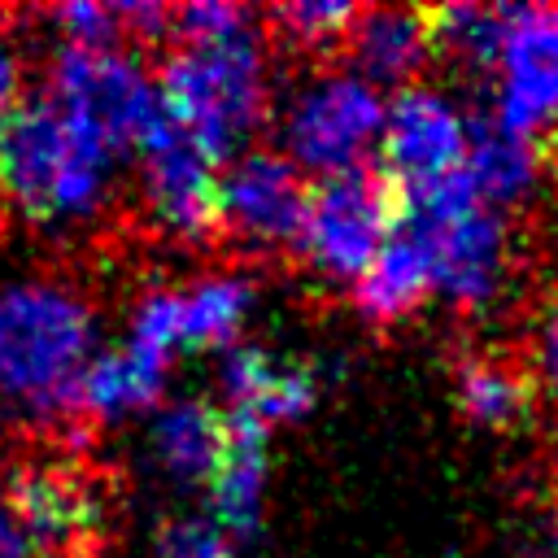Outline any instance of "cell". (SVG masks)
Masks as SVG:
<instances>
[{
    "instance_id": "obj_1",
    "label": "cell",
    "mask_w": 558,
    "mask_h": 558,
    "mask_svg": "<svg viewBox=\"0 0 558 558\" xmlns=\"http://www.w3.org/2000/svg\"><path fill=\"white\" fill-rule=\"evenodd\" d=\"M113 153L48 96L0 126V196L39 227H83L113 192Z\"/></svg>"
},
{
    "instance_id": "obj_2",
    "label": "cell",
    "mask_w": 558,
    "mask_h": 558,
    "mask_svg": "<svg viewBox=\"0 0 558 558\" xmlns=\"http://www.w3.org/2000/svg\"><path fill=\"white\" fill-rule=\"evenodd\" d=\"M96 353L92 305L52 279L0 292V397L26 414H70V392Z\"/></svg>"
},
{
    "instance_id": "obj_3",
    "label": "cell",
    "mask_w": 558,
    "mask_h": 558,
    "mask_svg": "<svg viewBox=\"0 0 558 558\" xmlns=\"http://www.w3.org/2000/svg\"><path fill=\"white\" fill-rule=\"evenodd\" d=\"M166 122L214 161L248 148L270 109V61L262 35L209 48H174L157 74Z\"/></svg>"
},
{
    "instance_id": "obj_4",
    "label": "cell",
    "mask_w": 558,
    "mask_h": 558,
    "mask_svg": "<svg viewBox=\"0 0 558 558\" xmlns=\"http://www.w3.org/2000/svg\"><path fill=\"white\" fill-rule=\"evenodd\" d=\"M405 231L423 244L432 292L462 310L488 305L510 279V227L501 209H488L466 170L397 196Z\"/></svg>"
},
{
    "instance_id": "obj_5",
    "label": "cell",
    "mask_w": 558,
    "mask_h": 558,
    "mask_svg": "<svg viewBox=\"0 0 558 558\" xmlns=\"http://www.w3.org/2000/svg\"><path fill=\"white\" fill-rule=\"evenodd\" d=\"M48 100L74 118L113 157L140 153V144L161 126L157 74L118 48H70L61 44L48 61Z\"/></svg>"
},
{
    "instance_id": "obj_6",
    "label": "cell",
    "mask_w": 558,
    "mask_h": 558,
    "mask_svg": "<svg viewBox=\"0 0 558 558\" xmlns=\"http://www.w3.org/2000/svg\"><path fill=\"white\" fill-rule=\"evenodd\" d=\"M384 109L388 96L353 70H318L279 109V153L318 179L366 170V157L379 153Z\"/></svg>"
},
{
    "instance_id": "obj_7",
    "label": "cell",
    "mask_w": 558,
    "mask_h": 558,
    "mask_svg": "<svg viewBox=\"0 0 558 558\" xmlns=\"http://www.w3.org/2000/svg\"><path fill=\"white\" fill-rule=\"evenodd\" d=\"M397 214L401 205L384 174L349 170L323 179L318 187H310V209L296 248L323 279L353 283L375 262V253L397 235Z\"/></svg>"
},
{
    "instance_id": "obj_8",
    "label": "cell",
    "mask_w": 558,
    "mask_h": 558,
    "mask_svg": "<svg viewBox=\"0 0 558 558\" xmlns=\"http://www.w3.org/2000/svg\"><path fill=\"white\" fill-rule=\"evenodd\" d=\"M488 118L536 148L558 140V4L506 9Z\"/></svg>"
},
{
    "instance_id": "obj_9",
    "label": "cell",
    "mask_w": 558,
    "mask_h": 558,
    "mask_svg": "<svg viewBox=\"0 0 558 558\" xmlns=\"http://www.w3.org/2000/svg\"><path fill=\"white\" fill-rule=\"evenodd\" d=\"M310 209L305 174L279 148H244L218 170V227L257 253H279L301 240Z\"/></svg>"
},
{
    "instance_id": "obj_10",
    "label": "cell",
    "mask_w": 558,
    "mask_h": 558,
    "mask_svg": "<svg viewBox=\"0 0 558 558\" xmlns=\"http://www.w3.org/2000/svg\"><path fill=\"white\" fill-rule=\"evenodd\" d=\"M466 140H471V118L453 105V96L427 83H410L392 92L384 109V131H379L384 179L392 183L397 196L440 183L462 170Z\"/></svg>"
},
{
    "instance_id": "obj_11",
    "label": "cell",
    "mask_w": 558,
    "mask_h": 558,
    "mask_svg": "<svg viewBox=\"0 0 558 558\" xmlns=\"http://www.w3.org/2000/svg\"><path fill=\"white\" fill-rule=\"evenodd\" d=\"M140 201L157 231L201 244L218 231V161L166 118L140 144Z\"/></svg>"
},
{
    "instance_id": "obj_12",
    "label": "cell",
    "mask_w": 558,
    "mask_h": 558,
    "mask_svg": "<svg viewBox=\"0 0 558 558\" xmlns=\"http://www.w3.org/2000/svg\"><path fill=\"white\" fill-rule=\"evenodd\" d=\"M218 384L227 397V414L244 418L262 432L283 423H301L318 401V379L310 366L275 357L257 344H235L222 353Z\"/></svg>"
},
{
    "instance_id": "obj_13",
    "label": "cell",
    "mask_w": 558,
    "mask_h": 558,
    "mask_svg": "<svg viewBox=\"0 0 558 558\" xmlns=\"http://www.w3.org/2000/svg\"><path fill=\"white\" fill-rule=\"evenodd\" d=\"M4 493L31 545H74L100 527V493L74 466L31 462L4 480Z\"/></svg>"
},
{
    "instance_id": "obj_14",
    "label": "cell",
    "mask_w": 558,
    "mask_h": 558,
    "mask_svg": "<svg viewBox=\"0 0 558 558\" xmlns=\"http://www.w3.org/2000/svg\"><path fill=\"white\" fill-rule=\"evenodd\" d=\"M349 70L366 78L371 87H410L418 70L432 57V22L418 9L405 4H379V9H357L349 26Z\"/></svg>"
},
{
    "instance_id": "obj_15",
    "label": "cell",
    "mask_w": 558,
    "mask_h": 558,
    "mask_svg": "<svg viewBox=\"0 0 558 558\" xmlns=\"http://www.w3.org/2000/svg\"><path fill=\"white\" fill-rule=\"evenodd\" d=\"M227 453L209 475V506L205 514L231 536V541H248L262 527V510H266V484H270V462H266V445L270 432L231 418L227 414Z\"/></svg>"
},
{
    "instance_id": "obj_16",
    "label": "cell",
    "mask_w": 558,
    "mask_h": 558,
    "mask_svg": "<svg viewBox=\"0 0 558 558\" xmlns=\"http://www.w3.org/2000/svg\"><path fill=\"white\" fill-rule=\"evenodd\" d=\"M227 410L201 401V397H179L166 401L153 423H148V453L157 462L161 475L179 480V484H196L214 475V466L227 453Z\"/></svg>"
},
{
    "instance_id": "obj_17",
    "label": "cell",
    "mask_w": 558,
    "mask_h": 558,
    "mask_svg": "<svg viewBox=\"0 0 558 558\" xmlns=\"http://www.w3.org/2000/svg\"><path fill=\"white\" fill-rule=\"evenodd\" d=\"M541 166H545V148H536L532 140L497 126L493 118L471 122L462 170L488 209H510L527 201L541 183Z\"/></svg>"
},
{
    "instance_id": "obj_18",
    "label": "cell",
    "mask_w": 558,
    "mask_h": 558,
    "mask_svg": "<svg viewBox=\"0 0 558 558\" xmlns=\"http://www.w3.org/2000/svg\"><path fill=\"white\" fill-rule=\"evenodd\" d=\"M161 388H166V371L135 357L126 344H113V349L92 353V362L74 379L70 414H83L92 423H118L126 414L157 405Z\"/></svg>"
},
{
    "instance_id": "obj_19",
    "label": "cell",
    "mask_w": 558,
    "mask_h": 558,
    "mask_svg": "<svg viewBox=\"0 0 558 558\" xmlns=\"http://www.w3.org/2000/svg\"><path fill=\"white\" fill-rule=\"evenodd\" d=\"M349 288H353V305L371 323H397V318L414 314L423 305V296L432 292V270H427L423 244L410 231L392 235Z\"/></svg>"
},
{
    "instance_id": "obj_20",
    "label": "cell",
    "mask_w": 558,
    "mask_h": 558,
    "mask_svg": "<svg viewBox=\"0 0 558 558\" xmlns=\"http://www.w3.org/2000/svg\"><path fill=\"white\" fill-rule=\"evenodd\" d=\"M257 305V288L235 275H201L192 288L179 292V327H183V353L187 349H235L240 331Z\"/></svg>"
},
{
    "instance_id": "obj_21",
    "label": "cell",
    "mask_w": 558,
    "mask_h": 558,
    "mask_svg": "<svg viewBox=\"0 0 558 558\" xmlns=\"http://www.w3.org/2000/svg\"><path fill=\"white\" fill-rule=\"evenodd\" d=\"M527 401H532V388L510 362H501V357H466L458 366V405H462V414L471 423L506 432L527 414Z\"/></svg>"
},
{
    "instance_id": "obj_22",
    "label": "cell",
    "mask_w": 558,
    "mask_h": 558,
    "mask_svg": "<svg viewBox=\"0 0 558 558\" xmlns=\"http://www.w3.org/2000/svg\"><path fill=\"white\" fill-rule=\"evenodd\" d=\"M427 22H432V52H445L449 61H458L466 70L493 74V61H497V48H501L506 9L449 4V9L427 13Z\"/></svg>"
},
{
    "instance_id": "obj_23",
    "label": "cell",
    "mask_w": 558,
    "mask_h": 558,
    "mask_svg": "<svg viewBox=\"0 0 558 558\" xmlns=\"http://www.w3.org/2000/svg\"><path fill=\"white\" fill-rule=\"evenodd\" d=\"M135 357L170 375V362L183 353V327H179V292L174 288H153L135 301L131 327L122 340Z\"/></svg>"
},
{
    "instance_id": "obj_24",
    "label": "cell",
    "mask_w": 558,
    "mask_h": 558,
    "mask_svg": "<svg viewBox=\"0 0 558 558\" xmlns=\"http://www.w3.org/2000/svg\"><path fill=\"white\" fill-rule=\"evenodd\" d=\"M357 9L344 0H288L270 13L275 31L296 48H331L349 39Z\"/></svg>"
},
{
    "instance_id": "obj_25",
    "label": "cell",
    "mask_w": 558,
    "mask_h": 558,
    "mask_svg": "<svg viewBox=\"0 0 558 558\" xmlns=\"http://www.w3.org/2000/svg\"><path fill=\"white\" fill-rule=\"evenodd\" d=\"M170 35L179 48H209V44H231L244 35H257L253 13L231 0H192L170 13Z\"/></svg>"
},
{
    "instance_id": "obj_26",
    "label": "cell",
    "mask_w": 558,
    "mask_h": 558,
    "mask_svg": "<svg viewBox=\"0 0 558 558\" xmlns=\"http://www.w3.org/2000/svg\"><path fill=\"white\" fill-rule=\"evenodd\" d=\"M153 558H235V541L205 514H170L153 536Z\"/></svg>"
},
{
    "instance_id": "obj_27",
    "label": "cell",
    "mask_w": 558,
    "mask_h": 558,
    "mask_svg": "<svg viewBox=\"0 0 558 558\" xmlns=\"http://www.w3.org/2000/svg\"><path fill=\"white\" fill-rule=\"evenodd\" d=\"M52 26L61 31V44L70 48H118V39L126 35L122 4H105V0L61 4L52 9Z\"/></svg>"
},
{
    "instance_id": "obj_28",
    "label": "cell",
    "mask_w": 558,
    "mask_h": 558,
    "mask_svg": "<svg viewBox=\"0 0 558 558\" xmlns=\"http://www.w3.org/2000/svg\"><path fill=\"white\" fill-rule=\"evenodd\" d=\"M22 83H26L22 52L9 35H0V126L22 109Z\"/></svg>"
},
{
    "instance_id": "obj_29",
    "label": "cell",
    "mask_w": 558,
    "mask_h": 558,
    "mask_svg": "<svg viewBox=\"0 0 558 558\" xmlns=\"http://www.w3.org/2000/svg\"><path fill=\"white\" fill-rule=\"evenodd\" d=\"M536 375H541V388L549 392V401L558 405V310H549L536 331Z\"/></svg>"
},
{
    "instance_id": "obj_30",
    "label": "cell",
    "mask_w": 558,
    "mask_h": 558,
    "mask_svg": "<svg viewBox=\"0 0 558 558\" xmlns=\"http://www.w3.org/2000/svg\"><path fill=\"white\" fill-rule=\"evenodd\" d=\"M0 558H31V541H26L22 527H17V514H13V506H9L4 480H0Z\"/></svg>"
},
{
    "instance_id": "obj_31",
    "label": "cell",
    "mask_w": 558,
    "mask_h": 558,
    "mask_svg": "<svg viewBox=\"0 0 558 558\" xmlns=\"http://www.w3.org/2000/svg\"><path fill=\"white\" fill-rule=\"evenodd\" d=\"M61 558H96V554H87V549H70V554H61Z\"/></svg>"
}]
</instances>
